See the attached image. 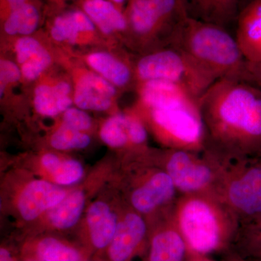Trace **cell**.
I'll return each mask as SVG.
<instances>
[{
    "label": "cell",
    "instance_id": "cell-31",
    "mask_svg": "<svg viewBox=\"0 0 261 261\" xmlns=\"http://www.w3.org/2000/svg\"><path fill=\"white\" fill-rule=\"evenodd\" d=\"M240 80L261 89V62L245 61Z\"/></svg>",
    "mask_w": 261,
    "mask_h": 261
},
{
    "label": "cell",
    "instance_id": "cell-26",
    "mask_svg": "<svg viewBox=\"0 0 261 261\" xmlns=\"http://www.w3.org/2000/svg\"><path fill=\"white\" fill-rule=\"evenodd\" d=\"M130 116L118 115L106 122L100 130L101 139L112 147H120L130 142Z\"/></svg>",
    "mask_w": 261,
    "mask_h": 261
},
{
    "label": "cell",
    "instance_id": "cell-1",
    "mask_svg": "<svg viewBox=\"0 0 261 261\" xmlns=\"http://www.w3.org/2000/svg\"><path fill=\"white\" fill-rule=\"evenodd\" d=\"M213 140L243 153L261 150V89L238 79L218 80L199 97Z\"/></svg>",
    "mask_w": 261,
    "mask_h": 261
},
{
    "label": "cell",
    "instance_id": "cell-16",
    "mask_svg": "<svg viewBox=\"0 0 261 261\" xmlns=\"http://www.w3.org/2000/svg\"><path fill=\"white\" fill-rule=\"evenodd\" d=\"M132 31L138 37L149 38L154 36L163 27L171 29L165 21L151 0H133L128 13Z\"/></svg>",
    "mask_w": 261,
    "mask_h": 261
},
{
    "label": "cell",
    "instance_id": "cell-15",
    "mask_svg": "<svg viewBox=\"0 0 261 261\" xmlns=\"http://www.w3.org/2000/svg\"><path fill=\"white\" fill-rule=\"evenodd\" d=\"M89 235L94 247L103 249L109 246L117 226L116 215L103 202H96L87 213Z\"/></svg>",
    "mask_w": 261,
    "mask_h": 261
},
{
    "label": "cell",
    "instance_id": "cell-24",
    "mask_svg": "<svg viewBox=\"0 0 261 261\" xmlns=\"http://www.w3.org/2000/svg\"><path fill=\"white\" fill-rule=\"evenodd\" d=\"M39 15L34 5H22L10 13L5 23V31L9 35H29L37 28Z\"/></svg>",
    "mask_w": 261,
    "mask_h": 261
},
{
    "label": "cell",
    "instance_id": "cell-19",
    "mask_svg": "<svg viewBox=\"0 0 261 261\" xmlns=\"http://www.w3.org/2000/svg\"><path fill=\"white\" fill-rule=\"evenodd\" d=\"M86 14L105 34L126 30L128 22L116 7L107 0H87L84 3Z\"/></svg>",
    "mask_w": 261,
    "mask_h": 261
},
{
    "label": "cell",
    "instance_id": "cell-11",
    "mask_svg": "<svg viewBox=\"0 0 261 261\" xmlns=\"http://www.w3.org/2000/svg\"><path fill=\"white\" fill-rule=\"evenodd\" d=\"M116 92L112 84L106 79L88 73L84 75L77 83L74 102L81 109L106 111L111 107Z\"/></svg>",
    "mask_w": 261,
    "mask_h": 261
},
{
    "label": "cell",
    "instance_id": "cell-6",
    "mask_svg": "<svg viewBox=\"0 0 261 261\" xmlns=\"http://www.w3.org/2000/svg\"><path fill=\"white\" fill-rule=\"evenodd\" d=\"M166 168L175 187L181 191H198L212 180L213 173L210 168L197 163L185 149H177L173 152L170 155Z\"/></svg>",
    "mask_w": 261,
    "mask_h": 261
},
{
    "label": "cell",
    "instance_id": "cell-3",
    "mask_svg": "<svg viewBox=\"0 0 261 261\" xmlns=\"http://www.w3.org/2000/svg\"><path fill=\"white\" fill-rule=\"evenodd\" d=\"M136 71L142 83L152 80L171 82L186 89L197 99L217 82L190 57L169 46L141 58Z\"/></svg>",
    "mask_w": 261,
    "mask_h": 261
},
{
    "label": "cell",
    "instance_id": "cell-4",
    "mask_svg": "<svg viewBox=\"0 0 261 261\" xmlns=\"http://www.w3.org/2000/svg\"><path fill=\"white\" fill-rule=\"evenodd\" d=\"M197 100L186 94L159 107L149 108L154 124L177 149H197L203 143L205 130Z\"/></svg>",
    "mask_w": 261,
    "mask_h": 261
},
{
    "label": "cell",
    "instance_id": "cell-36",
    "mask_svg": "<svg viewBox=\"0 0 261 261\" xmlns=\"http://www.w3.org/2000/svg\"><path fill=\"white\" fill-rule=\"evenodd\" d=\"M191 261H212V260H208V259L198 258V259H195V260H192Z\"/></svg>",
    "mask_w": 261,
    "mask_h": 261
},
{
    "label": "cell",
    "instance_id": "cell-10",
    "mask_svg": "<svg viewBox=\"0 0 261 261\" xmlns=\"http://www.w3.org/2000/svg\"><path fill=\"white\" fill-rule=\"evenodd\" d=\"M146 225L140 216L127 215L117 226L108 248L111 261H128L145 238Z\"/></svg>",
    "mask_w": 261,
    "mask_h": 261
},
{
    "label": "cell",
    "instance_id": "cell-28",
    "mask_svg": "<svg viewBox=\"0 0 261 261\" xmlns=\"http://www.w3.org/2000/svg\"><path fill=\"white\" fill-rule=\"evenodd\" d=\"M251 223L247 227L246 247L255 257H261V215L251 218Z\"/></svg>",
    "mask_w": 261,
    "mask_h": 261
},
{
    "label": "cell",
    "instance_id": "cell-32",
    "mask_svg": "<svg viewBox=\"0 0 261 261\" xmlns=\"http://www.w3.org/2000/svg\"><path fill=\"white\" fill-rule=\"evenodd\" d=\"M25 1L27 0H6L7 3L9 5L12 11L20 8L22 5H25Z\"/></svg>",
    "mask_w": 261,
    "mask_h": 261
},
{
    "label": "cell",
    "instance_id": "cell-20",
    "mask_svg": "<svg viewBox=\"0 0 261 261\" xmlns=\"http://www.w3.org/2000/svg\"><path fill=\"white\" fill-rule=\"evenodd\" d=\"M87 62L103 78L118 87H125L132 80L129 67L108 53H92L87 58Z\"/></svg>",
    "mask_w": 261,
    "mask_h": 261
},
{
    "label": "cell",
    "instance_id": "cell-25",
    "mask_svg": "<svg viewBox=\"0 0 261 261\" xmlns=\"http://www.w3.org/2000/svg\"><path fill=\"white\" fill-rule=\"evenodd\" d=\"M36 252L42 261H80L81 259L78 250L53 238L41 240Z\"/></svg>",
    "mask_w": 261,
    "mask_h": 261
},
{
    "label": "cell",
    "instance_id": "cell-29",
    "mask_svg": "<svg viewBox=\"0 0 261 261\" xmlns=\"http://www.w3.org/2000/svg\"><path fill=\"white\" fill-rule=\"evenodd\" d=\"M63 124L81 132L90 128L92 120L84 111L76 108H68L63 115Z\"/></svg>",
    "mask_w": 261,
    "mask_h": 261
},
{
    "label": "cell",
    "instance_id": "cell-2",
    "mask_svg": "<svg viewBox=\"0 0 261 261\" xmlns=\"http://www.w3.org/2000/svg\"><path fill=\"white\" fill-rule=\"evenodd\" d=\"M168 46L192 58L216 81L238 79L245 60L236 37L228 29L187 16L173 29Z\"/></svg>",
    "mask_w": 261,
    "mask_h": 261
},
{
    "label": "cell",
    "instance_id": "cell-35",
    "mask_svg": "<svg viewBox=\"0 0 261 261\" xmlns=\"http://www.w3.org/2000/svg\"><path fill=\"white\" fill-rule=\"evenodd\" d=\"M113 2H114L115 3H117V4H122V3H124L126 0H112Z\"/></svg>",
    "mask_w": 261,
    "mask_h": 261
},
{
    "label": "cell",
    "instance_id": "cell-37",
    "mask_svg": "<svg viewBox=\"0 0 261 261\" xmlns=\"http://www.w3.org/2000/svg\"><path fill=\"white\" fill-rule=\"evenodd\" d=\"M257 260L261 261V257H257Z\"/></svg>",
    "mask_w": 261,
    "mask_h": 261
},
{
    "label": "cell",
    "instance_id": "cell-21",
    "mask_svg": "<svg viewBox=\"0 0 261 261\" xmlns=\"http://www.w3.org/2000/svg\"><path fill=\"white\" fill-rule=\"evenodd\" d=\"M94 30L93 21L88 15L80 11H73L55 20L51 35L58 42H73L82 32H89Z\"/></svg>",
    "mask_w": 261,
    "mask_h": 261
},
{
    "label": "cell",
    "instance_id": "cell-17",
    "mask_svg": "<svg viewBox=\"0 0 261 261\" xmlns=\"http://www.w3.org/2000/svg\"><path fill=\"white\" fill-rule=\"evenodd\" d=\"M187 244L178 230H163L151 241L148 261H185Z\"/></svg>",
    "mask_w": 261,
    "mask_h": 261
},
{
    "label": "cell",
    "instance_id": "cell-33",
    "mask_svg": "<svg viewBox=\"0 0 261 261\" xmlns=\"http://www.w3.org/2000/svg\"><path fill=\"white\" fill-rule=\"evenodd\" d=\"M0 261H15L8 250L2 247L0 250Z\"/></svg>",
    "mask_w": 261,
    "mask_h": 261
},
{
    "label": "cell",
    "instance_id": "cell-27",
    "mask_svg": "<svg viewBox=\"0 0 261 261\" xmlns=\"http://www.w3.org/2000/svg\"><path fill=\"white\" fill-rule=\"evenodd\" d=\"M90 143L88 135L63 124L51 138V145L58 149H82Z\"/></svg>",
    "mask_w": 261,
    "mask_h": 261
},
{
    "label": "cell",
    "instance_id": "cell-18",
    "mask_svg": "<svg viewBox=\"0 0 261 261\" xmlns=\"http://www.w3.org/2000/svg\"><path fill=\"white\" fill-rule=\"evenodd\" d=\"M70 92V86L66 82H61L53 87L39 86L34 92L36 111L42 116H58L67 111L71 105Z\"/></svg>",
    "mask_w": 261,
    "mask_h": 261
},
{
    "label": "cell",
    "instance_id": "cell-22",
    "mask_svg": "<svg viewBox=\"0 0 261 261\" xmlns=\"http://www.w3.org/2000/svg\"><path fill=\"white\" fill-rule=\"evenodd\" d=\"M84 202L85 197L82 192L75 191L65 196L51 211L49 219L51 224L61 229L74 226L83 211Z\"/></svg>",
    "mask_w": 261,
    "mask_h": 261
},
{
    "label": "cell",
    "instance_id": "cell-8",
    "mask_svg": "<svg viewBox=\"0 0 261 261\" xmlns=\"http://www.w3.org/2000/svg\"><path fill=\"white\" fill-rule=\"evenodd\" d=\"M235 37L247 61L261 62V0H251L240 10Z\"/></svg>",
    "mask_w": 261,
    "mask_h": 261
},
{
    "label": "cell",
    "instance_id": "cell-30",
    "mask_svg": "<svg viewBox=\"0 0 261 261\" xmlns=\"http://www.w3.org/2000/svg\"><path fill=\"white\" fill-rule=\"evenodd\" d=\"M21 72L18 66L10 61H1L0 63V81H1V97L7 84L14 83L20 80Z\"/></svg>",
    "mask_w": 261,
    "mask_h": 261
},
{
    "label": "cell",
    "instance_id": "cell-23",
    "mask_svg": "<svg viewBox=\"0 0 261 261\" xmlns=\"http://www.w3.org/2000/svg\"><path fill=\"white\" fill-rule=\"evenodd\" d=\"M42 163L59 185H70L79 181L83 176V167L74 160L61 161L56 154L49 153L43 156Z\"/></svg>",
    "mask_w": 261,
    "mask_h": 261
},
{
    "label": "cell",
    "instance_id": "cell-14",
    "mask_svg": "<svg viewBox=\"0 0 261 261\" xmlns=\"http://www.w3.org/2000/svg\"><path fill=\"white\" fill-rule=\"evenodd\" d=\"M15 50L21 65L22 74L28 80H36L50 64V55L34 38H20L15 44Z\"/></svg>",
    "mask_w": 261,
    "mask_h": 261
},
{
    "label": "cell",
    "instance_id": "cell-5",
    "mask_svg": "<svg viewBox=\"0 0 261 261\" xmlns=\"http://www.w3.org/2000/svg\"><path fill=\"white\" fill-rule=\"evenodd\" d=\"M178 225L187 245L197 253L213 252L221 243L219 217L205 200L194 198L184 203L178 214Z\"/></svg>",
    "mask_w": 261,
    "mask_h": 261
},
{
    "label": "cell",
    "instance_id": "cell-13",
    "mask_svg": "<svg viewBox=\"0 0 261 261\" xmlns=\"http://www.w3.org/2000/svg\"><path fill=\"white\" fill-rule=\"evenodd\" d=\"M175 189L176 187L167 172L156 173L132 194V205L141 213L150 212L171 200Z\"/></svg>",
    "mask_w": 261,
    "mask_h": 261
},
{
    "label": "cell",
    "instance_id": "cell-12",
    "mask_svg": "<svg viewBox=\"0 0 261 261\" xmlns=\"http://www.w3.org/2000/svg\"><path fill=\"white\" fill-rule=\"evenodd\" d=\"M189 16L228 29L236 25L240 0H184Z\"/></svg>",
    "mask_w": 261,
    "mask_h": 261
},
{
    "label": "cell",
    "instance_id": "cell-9",
    "mask_svg": "<svg viewBox=\"0 0 261 261\" xmlns=\"http://www.w3.org/2000/svg\"><path fill=\"white\" fill-rule=\"evenodd\" d=\"M65 196L64 190L49 182H31L19 197V212L24 219L32 221L44 211L58 205Z\"/></svg>",
    "mask_w": 261,
    "mask_h": 261
},
{
    "label": "cell",
    "instance_id": "cell-34",
    "mask_svg": "<svg viewBox=\"0 0 261 261\" xmlns=\"http://www.w3.org/2000/svg\"><path fill=\"white\" fill-rule=\"evenodd\" d=\"M240 5H241V9L243 7L245 6V5L247 4L249 2L251 1V0H240Z\"/></svg>",
    "mask_w": 261,
    "mask_h": 261
},
{
    "label": "cell",
    "instance_id": "cell-38",
    "mask_svg": "<svg viewBox=\"0 0 261 261\" xmlns=\"http://www.w3.org/2000/svg\"><path fill=\"white\" fill-rule=\"evenodd\" d=\"M231 261H244V260H240V259H238V260H231Z\"/></svg>",
    "mask_w": 261,
    "mask_h": 261
},
{
    "label": "cell",
    "instance_id": "cell-7",
    "mask_svg": "<svg viewBox=\"0 0 261 261\" xmlns=\"http://www.w3.org/2000/svg\"><path fill=\"white\" fill-rule=\"evenodd\" d=\"M228 196L233 207L250 219L261 215V163L245 168L231 182Z\"/></svg>",
    "mask_w": 261,
    "mask_h": 261
}]
</instances>
